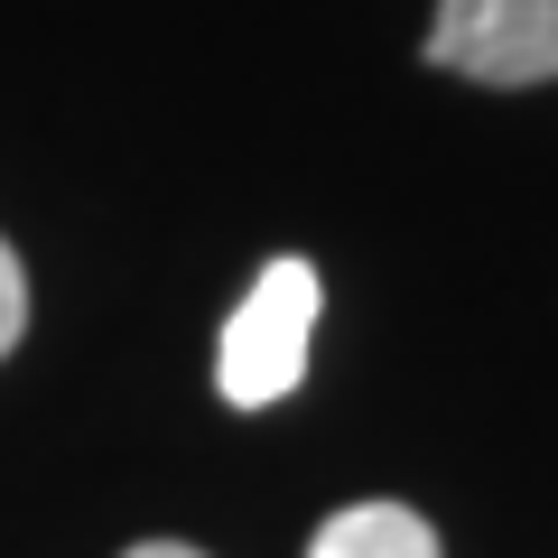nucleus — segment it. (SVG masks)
<instances>
[{"label":"nucleus","instance_id":"nucleus-1","mask_svg":"<svg viewBox=\"0 0 558 558\" xmlns=\"http://www.w3.org/2000/svg\"><path fill=\"white\" fill-rule=\"evenodd\" d=\"M317 270L299 252L260 260V279L242 289V307L223 317V344H215V381L233 410H270L307 381V344H317Z\"/></svg>","mask_w":558,"mask_h":558},{"label":"nucleus","instance_id":"nucleus-2","mask_svg":"<svg viewBox=\"0 0 558 558\" xmlns=\"http://www.w3.org/2000/svg\"><path fill=\"white\" fill-rule=\"evenodd\" d=\"M428 65L475 84H549L558 75V0H438Z\"/></svg>","mask_w":558,"mask_h":558},{"label":"nucleus","instance_id":"nucleus-3","mask_svg":"<svg viewBox=\"0 0 558 558\" xmlns=\"http://www.w3.org/2000/svg\"><path fill=\"white\" fill-rule=\"evenodd\" d=\"M307 558H438V531L410 512V502H354L317 531Z\"/></svg>","mask_w":558,"mask_h":558},{"label":"nucleus","instance_id":"nucleus-4","mask_svg":"<svg viewBox=\"0 0 558 558\" xmlns=\"http://www.w3.org/2000/svg\"><path fill=\"white\" fill-rule=\"evenodd\" d=\"M20 326H28V279H20V252L0 242V354L20 344Z\"/></svg>","mask_w":558,"mask_h":558},{"label":"nucleus","instance_id":"nucleus-5","mask_svg":"<svg viewBox=\"0 0 558 558\" xmlns=\"http://www.w3.org/2000/svg\"><path fill=\"white\" fill-rule=\"evenodd\" d=\"M131 558H205V549H186V539H140Z\"/></svg>","mask_w":558,"mask_h":558}]
</instances>
